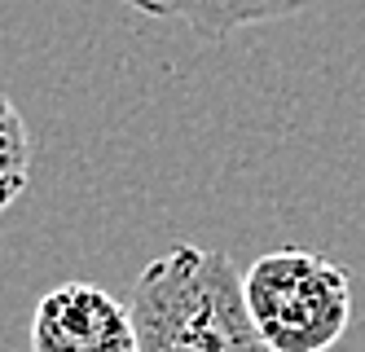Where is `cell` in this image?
Masks as SVG:
<instances>
[{
	"label": "cell",
	"mask_w": 365,
	"mask_h": 352,
	"mask_svg": "<svg viewBox=\"0 0 365 352\" xmlns=\"http://www.w3.org/2000/svg\"><path fill=\"white\" fill-rule=\"evenodd\" d=\"M119 5L137 9L145 18H159V22H180L198 40L220 44L229 36L247 31V26L295 18L299 9H308V0H119Z\"/></svg>",
	"instance_id": "4"
},
{
	"label": "cell",
	"mask_w": 365,
	"mask_h": 352,
	"mask_svg": "<svg viewBox=\"0 0 365 352\" xmlns=\"http://www.w3.org/2000/svg\"><path fill=\"white\" fill-rule=\"evenodd\" d=\"M247 308L273 352H330L352 326V282L308 247L264 251L247 273Z\"/></svg>",
	"instance_id": "2"
},
{
	"label": "cell",
	"mask_w": 365,
	"mask_h": 352,
	"mask_svg": "<svg viewBox=\"0 0 365 352\" xmlns=\"http://www.w3.org/2000/svg\"><path fill=\"white\" fill-rule=\"evenodd\" d=\"M128 308L141 352H273L247 308L238 264L212 247L176 242L154 256Z\"/></svg>",
	"instance_id": "1"
},
{
	"label": "cell",
	"mask_w": 365,
	"mask_h": 352,
	"mask_svg": "<svg viewBox=\"0 0 365 352\" xmlns=\"http://www.w3.org/2000/svg\"><path fill=\"white\" fill-rule=\"evenodd\" d=\"M31 352H141L133 308L97 282H62L31 313Z\"/></svg>",
	"instance_id": "3"
},
{
	"label": "cell",
	"mask_w": 365,
	"mask_h": 352,
	"mask_svg": "<svg viewBox=\"0 0 365 352\" xmlns=\"http://www.w3.org/2000/svg\"><path fill=\"white\" fill-rule=\"evenodd\" d=\"M31 185V132L22 111L0 93V216Z\"/></svg>",
	"instance_id": "5"
}]
</instances>
